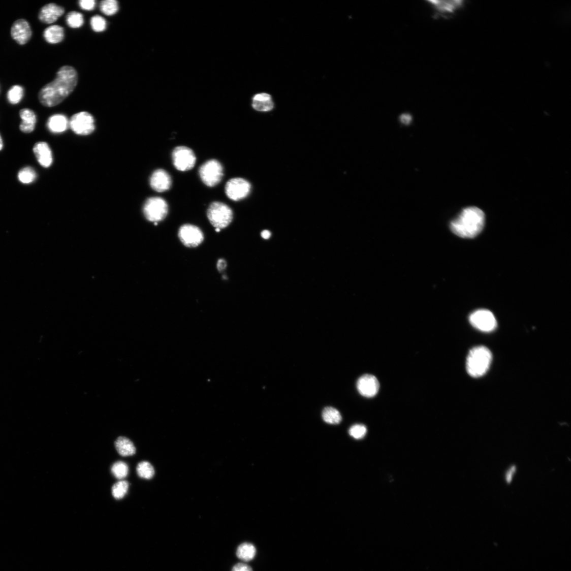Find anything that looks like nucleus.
Instances as JSON below:
<instances>
[{"mask_svg": "<svg viewBox=\"0 0 571 571\" xmlns=\"http://www.w3.org/2000/svg\"><path fill=\"white\" fill-rule=\"evenodd\" d=\"M78 82L79 74L75 69L63 66L57 72L55 79L41 89L38 100L44 107L57 106L74 92Z\"/></svg>", "mask_w": 571, "mask_h": 571, "instance_id": "nucleus-1", "label": "nucleus"}, {"mask_svg": "<svg viewBox=\"0 0 571 571\" xmlns=\"http://www.w3.org/2000/svg\"><path fill=\"white\" fill-rule=\"evenodd\" d=\"M485 223L484 212L472 206L463 209L450 224L452 231L463 238H473L482 231Z\"/></svg>", "mask_w": 571, "mask_h": 571, "instance_id": "nucleus-2", "label": "nucleus"}, {"mask_svg": "<svg viewBox=\"0 0 571 571\" xmlns=\"http://www.w3.org/2000/svg\"><path fill=\"white\" fill-rule=\"evenodd\" d=\"M491 361L492 354L487 347L484 346L473 347L467 357V372L472 377H482L489 369Z\"/></svg>", "mask_w": 571, "mask_h": 571, "instance_id": "nucleus-3", "label": "nucleus"}, {"mask_svg": "<svg viewBox=\"0 0 571 571\" xmlns=\"http://www.w3.org/2000/svg\"><path fill=\"white\" fill-rule=\"evenodd\" d=\"M211 224L215 228H227L232 223L233 214L230 207L225 203L214 202L209 207L207 212Z\"/></svg>", "mask_w": 571, "mask_h": 571, "instance_id": "nucleus-4", "label": "nucleus"}, {"mask_svg": "<svg viewBox=\"0 0 571 571\" xmlns=\"http://www.w3.org/2000/svg\"><path fill=\"white\" fill-rule=\"evenodd\" d=\"M199 175L203 183L214 187L219 183L224 177V168L216 160L206 162L200 168Z\"/></svg>", "mask_w": 571, "mask_h": 571, "instance_id": "nucleus-5", "label": "nucleus"}, {"mask_svg": "<svg viewBox=\"0 0 571 571\" xmlns=\"http://www.w3.org/2000/svg\"><path fill=\"white\" fill-rule=\"evenodd\" d=\"M168 213L166 201L160 197L149 198L144 206V213L150 222L157 223L164 219Z\"/></svg>", "mask_w": 571, "mask_h": 571, "instance_id": "nucleus-6", "label": "nucleus"}, {"mask_svg": "<svg viewBox=\"0 0 571 571\" xmlns=\"http://www.w3.org/2000/svg\"><path fill=\"white\" fill-rule=\"evenodd\" d=\"M69 126L74 133L82 136L91 134L96 128L93 116L85 111L73 115L69 121Z\"/></svg>", "mask_w": 571, "mask_h": 571, "instance_id": "nucleus-7", "label": "nucleus"}, {"mask_svg": "<svg viewBox=\"0 0 571 571\" xmlns=\"http://www.w3.org/2000/svg\"><path fill=\"white\" fill-rule=\"evenodd\" d=\"M172 160L176 170L186 172L193 168L196 165L197 158L191 148L185 146H178L173 151Z\"/></svg>", "mask_w": 571, "mask_h": 571, "instance_id": "nucleus-8", "label": "nucleus"}, {"mask_svg": "<svg viewBox=\"0 0 571 571\" xmlns=\"http://www.w3.org/2000/svg\"><path fill=\"white\" fill-rule=\"evenodd\" d=\"M471 325L478 330L484 332L494 331L497 326L495 316L490 310L479 309L474 311L470 317Z\"/></svg>", "mask_w": 571, "mask_h": 571, "instance_id": "nucleus-9", "label": "nucleus"}, {"mask_svg": "<svg viewBox=\"0 0 571 571\" xmlns=\"http://www.w3.org/2000/svg\"><path fill=\"white\" fill-rule=\"evenodd\" d=\"M251 186L248 181L242 178L229 180L225 187L227 196L233 201H241L249 196Z\"/></svg>", "mask_w": 571, "mask_h": 571, "instance_id": "nucleus-10", "label": "nucleus"}, {"mask_svg": "<svg viewBox=\"0 0 571 571\" xmlns=\"http://www.w3.org/2000/svg\"><path fill=\"white\" fill-rule=\"evenodd\" d=\"M178 237L181 243L188 248L197 247L204 239L203 233L199 228L188 224L179 228Z\"/></svg>", "mask_w": 571, "mask_h": 571, "instance_id": "nucleus-11", "label": "nucleus"}, {"mask_svg": "<svg viewBox=\"0 0 571 571\" xmlns=\"http://www.w3.org/2000/svg\"><path fill=\"white\" fill-rule=\"evenodd\" d=\"M10 34L12 38L18 45L23 46L31 40L33 31L29 22L24 19H19L13 23Z\"/></svg>", "mask_w": 571, "mask_h": 571, "instance_id": "nucleus-12", "label": "nucleus"}, {"mask_svg": "<svg viewBox=\"0 0 571 571\" xmlns=\"http://www.w3.org/2000/svg\"><path fill=\"white\" fill-rule=\"evenodd\" d=\"M358 391L363 396L371 398L377 394L379 383L374 375L365 374L361 376L357 384Z\"/></svg>", "mask_w": 571, "mask_h": 571, "instance_id": "nucleus-13", "label": "nucleus"}, {"mask_svg": "<svg viewBox=\"0 0 571 571\" xmlns=\"http://www.w3.org/2000/svg\"><path fill=\"white\" fill-rule=\"evenodd\" d=\"M64 13V8L56 4H48L44 6L39 12L38 19L43 23L52 24L61 17Z\"/></svg>", "mask_w": 571, "mask_h": 571, "instance_id": "nucleus-14", "label": "nucleus"}, {"mask_svg": "<svg viewBox=\"0 0 571 571\" xmlns=\"http://www.w3.org/2000/svg\"><path fill=\"white\" fill-rule=\"evenodd\" d=\"M150 184L153 190L162 193L171 188L172 180L170 174L162 169H159L152 174Z\"/></svg>", "mask_w": 571, "mask_h": 571, "instance_id": "nucleus-15", "label": "nucleus"}, {"mask_svg": "<svg viewBox=\"0 0 571 571\" xmlns=\"http://www.w3.org/2000/svg\"><path fill=\"white\" fill-rule=\"evenodd\" d=\"M33 151L39 163L44 168L49 167L53 163L51 149L45 142H39L35 145Z\"/></svg>", "mask_w": 571, "mask_h": 571, "instance_id": "nucleus-16", "label": "nucleus"}, {"mask_svg": "<svg viewBox=\"0 0 571 571\" xmlns=\"http://www.w3.org/2000/svg\"><path fill=\"white\" fill-rule=\"evenodd\" d=\"M19 115L22 120L19 126L20 131L25 134L32 133L37 122V116L35 112L30 109L24 108L20 110Z\"/></svg>", "mask_w": 571, "mask_h": 571, "instance_id": "nucleus-17", "label": "nucleus"}, {"mask_svg": "<svg viewBox=\"0 0 571 571\" xmlns=\"http://www.w3.org/2000/svg\"><path fill=\"white\" fill-rule=\"evenodd\" d=\"M252 107L259 112H268L274 108V103L270 94L261 93L255 94L252 98Z\"/></svg>", "mask_w": 571, "mask_h": 571, "instance_id": "nucleus-18", "label": "nucleus"}, {"mask_svg": "<svg viewBox=\"0 0 571 571\" xmlns=\"http://www.w3.org/2000/svg\"><path fill=\"white\" fill-rule=\"evenodd\" d=\"M47 125L49 131L54 134L64 133L70 126L67 116L60 114L51 115L48 120Z\"/></svg>", "mask_w": 571, "mask_h": 571, "instance_id": "nucleus-19", "label": "nucleus"}, {"mask_svg": "<svg viewBox=\"0 0 571 571\" xmlns=\"http://www.w3.org/2000/svg\"><path fill=\"white\" fill-rule=\"evenodd\" d=\"M64 29L59 25H50L43 32L44 40L50 44L61 43L64 40Z\"/></svg>", "mask_w": 571, "mask_h": 571, "instance_id": "nucleus-20", "label": "nucleus"}, {"mask_svg": "<svg viewBox=\"0 0 571 571\" xmlns=\"http://www.w3.org/2000/svg\"><path fill=\"white\" fill-rule=\"evenodd\" d=\"M115 447L120 456L128 457L136 454V449L131 439L127 437L120 436L116 439Z\"/></svg>", "mask_w": 571, "mask_h": 571, "instance_id": "nucleus-21", "label": "nucleus"}, {"mask_svg": "<svg viewBox=\"0 0 571 571\" xmlns=\"http://www.w3.org/2000/svg\"><path fill=\"white\" fill-rule=\"evenodd\" d=\"M435 9L440 13L447 14L452 13L462 5L463 1L461 0H453V1H442V0H431L428 1Z\"/></svg>", "mask_w": 571, "mask_h": 571, "instance_id": "nucleus-22", "label": "nucleus"}, {"mask_svg": "<svg viewBox=\"0 0 571 571\" xmlns=\"http://www.w3.org/2000/svg\"><path fill=\"white\" fill-rule=\"evenodd\" d=\"M256 549L253 544L244 543L240 545L237 550V556L244 562H249L254 559Z\"/></svg>", "mask_w": 571, "mask_h": 571, "instance_id": "nucleus-23", "label": "nucleus"}, {"mask_svg": "<svg viewBox=\"0 0 571 571\" xmlns=\"http://www.w3.org/2000/svg\"><path fill=\"white\" fill-rule=\"evenodd\" d=\"M24 95L23 87L20 85L12 86L7 94V99L12 105H18L22 100Z\"/></svg>", "mask_w": 571, "mask_h": 571, "instance_id": "nucleus-24", "label": "nucleus"}, {"mask_svg": "<svg viewBox=\"0 0 571 571\" xmlns=\"http://www.w3.org/2000/svg\"><path fill=\"white\" fill-rule=\"evenodd\" d=\"M322 418L324 421L330 424H338L342 421V417L339 410L331 407H326L323 410Z\"/></svg>", "mask_w": 571, "mask_h": 571, "instance_id": "nucleus-25", "label": "nucleus"}, {"mask_svg": "<svg viewBox=\"0 0 571 571\" xmlns=\"http://www.w3.org/2000/svg\"><path fill=\"white\" fill-rule=\"evenodd\" d=\"M100 9L103 14L112 16L116 14L119 10V3L116 0H105L101 2Z\"/></svg>", "mask_w": 571, "mask_h": 571, "instance_id": "nucleus-26", "label": "nucleus"}, {"mask_svg": "<svg viewBox=\"0 0 571 571\" xmlns=\"http://www.w3.org/2000/svg\"><path fill=\"white\" fill-rule=\"evenodd\" d=\"M18 177L22 184H29L35 180L37 174L32 167H26L19 171Z\"/></svg>", "mask_w": 571, "mask_h": 571, "instance_id": "nucleus-27", "label": "nucleus"}, {"mask_svg": "<svg viewBox=\"0 0 571 571\" xmlns=\"http://www.w3.org/2000/svg\"><path fill=\"white\" fill-rule=\"evenodd\" d=\"M66 21L69 27L73 29L82 27L84 22L83 16L81 13L76 11L69 12L67 16Z\"/></svg>", "mask_w": 571, "mask_h": 571, "instance_id": "nucleus-28", "label": "nucleus"}, {"mask_svg": "<svg viewBox=\"0 0 571 571\" xmlns=\"http://www.w3.org/2000/svg\"><path fill=\"white\" fill-rule=\"evenodd\" d=\"M137 472L140 477L146 479H150L154 475L153 466L147 461H143L138 464Z\"/></svg>", "mask_w": 571, "mask_h": 571, "instance_id": "nucleus-29", "label": "nucleus"}, {"mask_svg": "<svg viewBox=\"0 0 571 571\" xmlns=\"http://www.w3.org/2000/svg\"><path fill=\"white\" fill-rule=\"evenodd\" d=\"M129 483L126 481H121L115 484L112 488V494L116 499H121L126 494Z\"/></svg>", "mask_w": 571, "mask_h": 571, "instance_id": "nucleus-30", "label": "nucleus"}, {"mask_svg": "<svg viewBox=\"0 0 571 571\" xmlns=\"http://www.w3.org/2000/svg\"><path fill=\"white\" fill-rule=\"evenodd\" d=\"M129 471L127 464L122 462H115L112 466L111 472L114 476L117 479H122L125 478Z\"/></svg>", "mask_w": 571, "mask_h": 571, "instance_id": "nucleus-31", "label": "nucleus"}, {"mask_svg": "<svg viewBox=\"0 0 571 571\" xmlns=\"http://www.w3.org/2000/svg\"><path fill=\"white\" fill-rule=\"evenodd\" d=\"M90 23L92 30L96 33H101L107 29V21L102 16L96 15L92 17Z\"/></svg>", "mask_w": 571, "mask_h": 571, "instance_id": "nucleus-32", "label": "nucleus"}, {"mask_svg": "<svg viewBox=\"0 0 571 571\" xmlns=\"http://www.w3.org/2000/svg\"><path fill=\"white\" fill-rule=\"evenodd\" d=\"M367 429L365 425L356 424L350 428L349 434L355 439H359L365 436Z\"/></svg>", "mask_w": 571, "mask_h": 571, "instance_id": "nucleus-33", "label": "nucleus"}, {"mask_svg": "<svg viewBox=\"0 0 571 571\" xmlns=\"http://www.w3.org/2000/svg\"><path fill=\"white\" fill-rule=\"evenodd\" d=\"M79 6L83 10L92 11L96 8V2L94 0H81Z\"/></svg>", "mask_w": 571, "mask_h": 571, "instance_id": "nucleus-34", "label": "nucleus"}, {"mask_svg": "<svg viewBox=\"0 0 571 571\" xmlns=\"http://www.w3.org/2000/svg\"><path fill=\"white\" fill-rule=\"evenodd\" d=\"M516 467L515 465H513L507 471V472H506L505 474V480L506 483H507V484L511 483V482L512 481V480H513V477L516 473Z\"/></svg>", "mask_w": 571, "mask_h": 571, "instance_id": "nucleus-35", "label": "nucleus"}, {"mask_svg": "<svg viewBox=\"0 0 571 571\" xmlns=\"http://www.w3.org/2000/svg\"><path fill=\"white\" fill-rule=\"evenodd\" d=\"M232 571H253V570L248 565L239 563L233 567Z\"/></svg>", "mask_w": 571, "mask_h": 571, "instance_id": "nucleus-36", "label": "nucleus"}, {"mask_svg": "<svg viewBox=\"0 0 571 571\" xmlns=\"http://www.w3.org/2000/svg\"><path fill=\"white\" fill-rule=\"evenodd\" d=\"M400 120L404 124H409L411 120V116L407 114H402L400 116Z\"/></svg>", "mask_w": 571, "mask_h": 571, "instance_id": "nucleus-37", "label": "nucleus"}, {"mask_svg": "<svg viewBox=\"0 0 571 571\" xmlns=\"http://www.w3.org/2000/svg\"><path fill=\"white\" fill-rule=\"evenodd\" d=\"M227 263L224 259H219L217 262V268L219 271H222L226 269Z\"/></svg>", "mask_w": 571, "mask_h": 571, "instance_id": "nucleus-38", "label": "nucleus"}, {"mask_svg": "<svg viewBox=\"0 0 571 571\" xmlns=\"http://www.w3.org/2000/svg\"><path fill=\"white\" fill-rule=\"evenodd\" d=\"M271 236V233L268 230H264L262 233V237L265 239H268Z\"/></svg>", "mask_w": 571, "mask_h": 571, "instance_id": "nucleus-39", "label": "nucleus"}, {"mask_svg": "<svg viewBox=\"0 0 571 571\" xmlns=\"http://www.w3.org/2000/svg\"><path fill=\"white\" fill-rule=\"evenodd\" d=\"M3 147H4V143H3L2 137L1 135H0V151H1L3 149Z\"/></svg>", "mask_w": 571, "mask_h": 571, "instance_id": "nucleus-40", "label": "nucleus"}, {"mask_svg": "<svg viewBox=\"0 0 571 571\" xmlns=\"http://www.w3.org/2000/svg\"><path fill=\"white\" fill-rule=\"evenodd\" d=\"M215 231L216 232H219L220 231V229L216 228L215 229Z\"/></svg>", "mask_w": 571, "mask_h": 571, "instance_id": "nucleus-41", "label": "nucleus"}]
</instances>
